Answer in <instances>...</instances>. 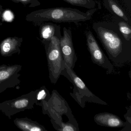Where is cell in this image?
<instances>
[{
	"label": "cell",
	"mask_w": 131,
	"mask_h": 131,
	"mask_svg": "<svg viewBox=\"0 0 131 131\" xmlns=\"http://www.w3.org/2000/svg\"><path fill=\"white\" fill-rule=\"evenodd\" d=\"M93 29L113 66L122 67L131 63V49L116 33L97 24Z\"/></svg>",
	"instance_id": "6da1fadb"
},
{
	"label": "cell",
	"mask_w": 131,
	"mask_h": 131,
	"mask_svg": "<svg viewBox=\"0 0 131 131\" xmlns=\"http://www.w3.org/2000/svg\"><path fill=\"white\" fill-rule=\"evenodd\" d=\"M97 9H92L86 13L77 9L68 7H56L38 10L27 15L26 20L29 22L40 23L52 21L56 23H77L90 20Z\"/></svg>",
	"instance_id": "7a4b0ae2"
},
{
	"label": "cell",
	"mask_w": 131,
	"mask_h": 131,
	"mask_svg": "<svg viewBox=\"0 0 131 131\" xmlns=\"http://www.w3.org/2000/svg\"><path fill=\"white\" fill-rule=\"evenodd\" d=\"M61 75L66 77L74 86L73 92L70 93L72 98L82 108H84L86 102L107 105L106 102L93 94L86 85L85 83L77 75L73 69L65 66Z\"/></svg>",
	"instance_id": "3957f363"
},
{
	"label": "cell",
	"mask_w": 131,
	"mask_h": 131,
	"mask_svg": "<svg viewBox=\"0 0 131 131\" xmlns=\"http://www.w3.org/2000/svg\"><path fill=\"white\" fill-rule=\"evenodd\" d=\"M60 39L53 37L49 40H42L45 45L48 62L49 78L52 83H56L65 68L60 47Z\"/></svg>",
	"instance_id": "277c9868"
},
{
	"label": "cell",
	"mask_w": 131,
	"mask_h": 131,
	"mask_svg": "<svg viewBox=\"0 0 131 131\" xmlns=\"http://www.w3.org/2000/svg\"><path fill=\"white\" fill-rule=\"evenodd\" d=\"M37 90L11 100L0 103V111L9 119L13 116L27 110L34 108V105L39 102L36 99Z\"/></svg>",
	"instance_id": "5b68a950"
},
{
	"label": "cell",
	"mask_w": 131,
	"mask_h": 131,
	"mask_svg": "<svg viewBox=\"0 0 131 131\" xmlns=\"http://www.w3.org/2000/svg\"><path fill=\"white\" fill-rule=\"evenodd\" d=\"M86 36V45L93 62L105 69L107 74L112 73L113 65L99 46L92 32L90 30L87 31Z\"/></svg>",
	"instance_id": "8992f818"
},
{
	"label": "cell",
	"mask_w": 131,
	"mask_h": 131,
	"mask_svg": "<svg viewBox=\"0 0 131 131\" xmlns=\"http://www.w3.org/2000/svg\"><path fill=\"white\" fill-rule=\"evenodd\" d=\"M20 65L0 66V93L7 89L15 88L20 84V72L22 70Z\"/></svg>",
	"instance_id": "52a82bcc"
},
{
	"label": "cell",
	"mask_w": 131,
	"mask_h": 131,
	"mask_svg": "<svg viewBox=\"0 0 131 131\" xmlns=\"http://www.w3.org/2000/svg\"><path fill=\"white\" fill-rule=\"evenodd\" d=\"M63 36L60 39V47L65 66L73 69L77 60L73 43L72 32L64 27Z\"/></svg>",
	"instance_id": "ba28073f"
},
{
	"label": "cell",
	"mask_w": 131,
	"mask_h": 131,
	"mask_svg": "<svg viewBox=\"0 0 131 131\" xmlns=\"http://www.w3.org/2000/svg\"><path fill=\"white\" fill-rule=\"evenodd\" d=\"M23 38L17 37H8L0 43V53L4 57L12 56L15 54L20 53V47Z\"/></svg>",
	"instance_id": "9c48e42d"
},
{
	"label": "cell",
	"mask_w": 131,
	"mask_h": 131,
	"mask_svg": "<svg viewBox=\"0 0 131 131\" xmlns=\"http://www.w3.org/2000/svg\"><path fill=\"white\" fill-rule=\"evenodd\" d=\"M94 121L101 126L110 128H120L126 125L119 117L116 115L108 112L101 113L95 115Z\"/></svg>",
	"instance_id": "30bf717a"
},
{
	"label": "cell",
	"mask_w": 131,
	"mask_h": 131,
	"mask_svg": "<svg viewBox=\"0 0 131 131\" xmlns=\"http://www.w3.org/2000/svg\"><path fill=\"white\" fill-rule=\"evenodd\" d=\"M14 122L19 129L23 131H47L43 126L27 117L20 118H16L14 119Z\"/></svg>",
	"instance_id": "8fae6325"
},
{
	"label": "cell",
	"mask_w": 131,
	"mask_h": 131,
	"mask_svg": "<svg viewBox=\"0 0 131 131\" xmlns=\"http://www.w3.org/2000/svg\"><path fill=\"white\" fill-rule=\"evenodd\" d=\"M40 34L42 40H49L53 37H57L60 39L62 37L59 25L48 23L43 24L40 29Z\"/></svg>",
	"instance_id": "7c38bea8"
},
{
	"label": "cell",
	"mask_w": 131,
	"mask_h": 131,
	"mask_svg": "<svg viewBox=\"0 0 131 131\" xmlns=\"http://www.w3.org/2000/svg\"><path fill=\"white\" fill-rule=\"evenodd\" d=\"M104 6L111 13L128 22L127 15L125 11L116 3L115 0H103Z\"/></svg>",
	"instance_id": "4fadbf2b"
},
{
	"label": "cell",
	"mask_w": 131,
	"mask_h": 131,
	"mask_svg": "<svg viewBox=\"0 0 131 131\" xmlns=\"http://www.w3.org/2000/svg\"><path fill=\"white\" fill-rule=\"evenodd\" d=\"M73 6L85 7L89 9H95L96 3L94 0H63Z\"/></svg>",
	"instance_id": "5bb4252c"
},
{
	"label": "cell",
	"mask_w": 131,
	"mask_h": 131,
	"mask_svg": "<svg viewBox=\"0 0 131 131\" xmlns=\"http://www.w3.org/2000/svg\"><path fill=\"white\" fill-rule=\"evenodd\" d=\"M120 32L126 40L129 41L131 38V27L127 23L122 21L118 24Z\"/></svg>",
	"instance_id": "9a60e30c"
},
{
	"label": "cell",
	"mask_w": 131,
	"mask_h": 131,
	"mask_svg": "<svg viewBox=\"0 0 131 131\" xmlns=\"http://www.w3.org/2000/svg\"><path fill=\"white\" fill-rule=\"evenodd\" d=\"M36 99L38 101H45L47 102L50 99V95L49 91L45 86H42L39 89H37Z\"/></svg>",
	"instance_id": "2e32d148"
},
{
	"label": "cell",
	"mask_w": 131,
	"mask_h": 131,
	"mask_svg": "<svg viewBox=\"0 0 131 131\" xmlns=\"http://www.w3.org/2000/svg\"><path fill=\"white\" fill-rule=\"evenodd\" d=\"M14 3H20L24 6L28 5L29 7H34L40 5V3L38 0H11Z\"/></svg>",
	"instance_id": "e0dca14e"
},
{
	"label": "cell",
	"mask_w": 131,
	"mask_h": 131,
	"mask_svg": "<svg viewBox=\"0 0 131 131\" xmlns=\"http://www.w3.org/2000/svg\"><path fill=\"white\" fill-rule=\"evenodd\" d=\"M4 12V10L3 8V7L0 4V17H2V14Z\"/></svg>",
	"instance_id": "ac0fdd59"
}]
</instances>
